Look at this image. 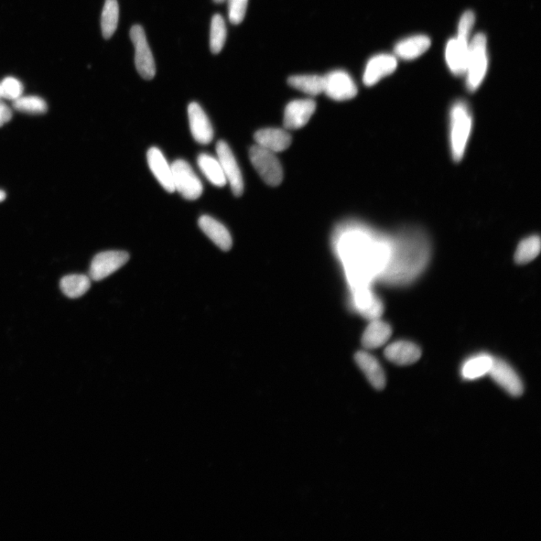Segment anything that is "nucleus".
Here are the masks:
<instances>
[{"mask_svg":"<svg viewBox=\"0 0 541 541\" xmlns=\"http://www.w3.org/2000/svg\"><path fill=\"white\" fill-rule=\"evenodd\" d=\"M540 240L537 235L526 237L519 243L515 253V262L524 265L533 261L540 254Z\"/></svg>","mask_w":541,"mask_h":541,"instance_id":"27","label":"nucleus"},{"mask_svg":"<svg viewBox=\"0 0 541 541\" xmlns=\"http://www.w3.org/2000/svg\"><path fill=\"white\" fill-rule=\"evenodd\" d=\"M214 1L216 4H222V3L225 2V1H226V0H214Z\"/></svg>","mask_w":541,"mask_h":541,"instance_id":"35","label":"nucleus"},{"mask_svg":"<svg viewBox=\"0 0 541 541\" xmlns=\"http://www.w3.org/2000/svg\"><path fill=\"white\" fill-rule=\"evenodd\" d=\"M430 46L431 40L428 37L417 35L399 41L394 51L397 57L410 60L421 56Z\"/></svg>","mask_w":541,"mask_h":541,"instance_id":"19","label":"nucleus"},{"mask_svg":"<svg viewBox=\"0 0 541 541\" xmlns=\"http://www.w3.org/2000/svg\"><path fill=\"white\" fill-rule=\"evenodd\" d=\"M129 34L135 47V64L137 71L143 79H153L156 74V65L144 29L142 26L134 25Z\"/></svg>","mask_w":541,"mask_h":541,"instance_id":"5","label":"nucleus"},{"mask_svg":"<svg viewBox=\"0 0 541 541\" xmlns=\"http://www.w3.org/2000/svg\"><path fill=\"white\" fill-rule=\"evenodd\" d=\"M493 363V357L486 354H481L472 357L465 362L462 367V376L467 380H476L489 372Z\"/></svg>","mask_w":541,"mask_h":541,"instance_id":"23","label":"nucleus"},{"mask_svg":"<svg viewBox=\"0 0 541 541\" xmlns=\"http://www.w3.org/2000/svg\"><path fill=\"white\" fill-rule=\"evenodd\" d=\"M469 42L468 39L457 36L447 44L446 61L452 73L462 75L467 72L469 59Z\"/></svg>","mask_w":541,"mask_h":541,"instance_id":"13","label":"nucleus"},{"mask_svg":"<svg viewBox=\"0 0 541 541\" xmlns=\"http://www.w3.org/2000/svg\"><path fill=\"white\" fill-rule=\"evenodd\" d=\"M129 259L127 252L110 251L100 253L94 256L90 268V278L100 281L110 276L124 266Z\"/></svg>","mask_w":541,"mask_h":541,"instance_id":"8","label":"nucleus"},{"mask_svg":"<svg viewBox=\"0 0 541 541\" xmlns=\"http://www.w3.org/2000/svg\"><path fill=\"white\" fill-rule=\"evenodd\" d=\"M386 358L398 365L415 363L421 357V350L414 343L399 341L389 345L384 351Z\"/></svg>","mask_w":541,"mask_h":541,"instance_id":"18","label":"nucleus"},{"mask_svg":"<svg viewBox=\"0 0 541 541\" xmlns=\"http://www.w3.org/2000/svg\"><path fill=\"white\" fill-rule=\"evenodd\" d=\"M175 190L188 200H196L203 193L202 183L188 162L177 159L171 165Z\"/></svg>","mask_w":541,"mask_h":541,"instance_id":"4","label":"nucleus"},{"mask_svg":"<svg viewBox=\"0 0 541 541\" xmlns=\"http://www.w3.org/2000/svg\"><path fill=\"white\" fill-rule=\"evenodd\" d=\"M188 117L194 139L201 145L211 143L214 138L213 128L207 115L198 103L193 102L189 105Z\"/></svg>","mask_w":541,"mask_h":541,"instance_id":"11","label":"nucleus"},{"mask_svg":"<svg viewBox=\"0 0 541 541\" xmlns=\"http://www.w3.org/2000/svg\"><path fill=\"white\" fill-rule=\"evenodd\" d=\"M227 30L224 18L220 14L213 16L210 32V48L213 53H219L224 47Z\"/></svg>","mask_w":541,"mask_h":541,"instance_id":"28","label":"nucleus"},{"mask_svg":"<svg viewBox=\"0 0 541 541\" xmlns=\"http://www.w3.org/2000/svg\"><path fill=\"white\" fill-rule=\"evenodd\" d=\"M197 162L203 175L213 185L223 188L226 185L227 181L218 158L207 154H201L198 157Z\"/></svg>","mask_w":541,"mask_h":541,"instance_id":"22","label":"nucleus"},{"mask_svg":"<svg viewBox=\"0 0 541 541\" xmlns=\"http://www.w3.org/2000/svg\"><path fill=\"white\" fill-rule=\"evenodd\" d=\"M252 164L259 176L269 186L276 187L283 180V169L275 153L254 145L249 151Z\"/></svg>","mask_w":541,"mask_h":541,"instance_id":"3","label":"nucleus"},{"mask_svg":"<svg viewBox=\"0 0 541 541\" xmlns=\"http://www.w3.org/2000/svg\"><path fill=\"white\" fill-rule=\"evenodd\" d=\"M355 360L372 386L377 391H382L386 386V375L375 357L365 351H359L355 355Z\"/></svg>","mask_w":541,"mask_h":541,"instance_id":"16","label":"nucleus"},{"mask_svg":"<svg viewBox=\"0 0 541 541\" xmlns=\"http://www.w3.org/2000/svg\"><path fill=\"white\" fill-rule=\"evenodd\" d=\"M356 305L361 315L371 320L380 318L384 309L382 301L369 290H361L357 294Z\"/></svg>","mask_w":541,"mask_h":541,"instance_id":"21","label":"nucleus"},{"mask_svg":"<svg viewBox=\"0 0 541 541\" xmlns=\"http://www.w3.org/2000/svg\"><path fill=\"white\" fill-rule=\"evenodd\" d=\"M13 117V112L4 102L0 101V127L7 124Z\"/></svg>","mask_w":541,"mask_h":541,"instance_id":"33","label":"nucleus"},{"mask_svg":"<svg viewBox=\"0 0 541 541\" xmlns=\"http://www.w3.org/2000/svg\"><path fill=\"white\" fill-rule=\"evenodd\" d=\"M316 103L310 99L289 103L285 112L284 124L287 129L305 126L316 110Z\"/></svg>","mask_w":541,"mask_h":541,"instance_id":"12","label":"nucleus"},{"mask_svg":"<svg viewBox=\"0 0 541 541\" xmlns=\"http://www.w3.org/2000/svg\"><path fill=\"white\" fill-rule=\"evenodd\" d=\"M323 92L335 101H344L354 98L358 89L347 72L334 70L323 77Z\"/></svg>","mask_w":541,"mask_h":541,"instance_id":"6","label":"nucleus"},{"mask_svg":"<svg viewBox=\"0 0 541 541\" xmlns=\"http://www.w3.org/2000/svg\"><path fill=\"white\" fill-rule=\"evenodd\" d=\"M288 84L293 88L310 96H317L323 93V77L318 74L294 75L288 79Z\"/></svg>","mask_w":541,"mask_h":541,"instance_id":"25","label":"nucleus"},{"mask_svg":"<svg viewBox=\"0 0 541 541\" xmlns=\"http://www.w3.org/2000/svg\"><path fill=\"white\" fill-rule=\"evenodd\" d=\"M248 0H228L230 22L237 25L242 22L247 12Z\"/></svg>","mask_w":541,"mask_h":541,"instance_id":"31","label":"nucleus"},{"mask_svg":"<svg viewBox=\"0 0 541 541\" xmlns=\"http://www.w3.org/2000/svg\"><path fill=\"white\" fill-rule=\"evenodd\" d=\"M216 155L222 167L227 182L235 197H241L244 192V181L239 165L228 144L221 140L216 145Z\"/></svg>","mask_w":541,"mask_h":541,"instance_id":"7","label":"nucleus"},{"mask_svg":"<svg viewBox=\"0 0 541 541\" xmlns=\"http://www.w3.org/2000/svg\"><path fill=\"white\" fill-rule=\"evenodd\" d=\"M0 89H1V97L15 101L22 96L24 86L15 78L8 77L0 84Z\"/></svg>","mask_w":541,"mask_h":541,"instance_id":"30","label":"nucleus"},{"mask_svg":"<svg viewBox=\"0 0 541 541\" xmlns=\"http://www.w3.org/2000/svg\"><path fill=\"white\" fill-rule=\"evenodd\" d=\"M202 232L222 251L228 252L233 246L231 235L226 226L209 215H203L199 220Z\"/></svg>","mask_w":541,"mask_h":541,"instance_id":"17","label":"nucleus"},{"mask_svg":"<svg viewBox=\"0 0 541 541\" xmlns=\"http://www.w3.org/2000/svg\"><path fill=\"white\" fill-rule=\"evenodd\" d=\"M488 68L487 42L483 34L476 35L469 42V59L467 72V86L469 91L479 89Z\"/></svg>","mask_w":541,"mask_h":541,"instance_id":"2","label":"nucleus"},{"mask_svg":"<svg viewBox=\"0 0 541 541\" xmlns=\"http://www.w3.org/2000/svg\"><path fill=\"white\" fill-rule=\"evenodd\" d=\"M489 374L496 384L511 396L519 397L523 393L524 388L521 377L506 362L493 358Z\"/></svg>","mask_w":541,"mask_h":541,"instance_id":"9","label":"nucleus"},{"mask_svg":"<svg viewBox=\"0 0 541 541\" xmlns=\"http://www.w3.org/2000/svg\"><path fill=\"white\" fill-rule=\"evenodd\" d=\"M470 108L464 101H457L450 113V146L452 158L459 162L464 157L472 131Z\"/></svg>","mask_w":541,"mask_h":541,"instance_id":"1","label":"nucleus"},{"mask_svg":"<svg viewBox=\"0 0 541 541\" xmlns=\"http://www.w3.org/2000/svg\"><path fill=\"white\" fill-rule=\"evenodd\" d=\"M0 97H1V89H0Z\"/></svg>","mask_w":541,"mask_h":541,"instance_id":"36","label":"nucleus"},{"mask_svg":"<svg viewBox=\"0 0 541 541\" xmlns=\"http://www.w3.org/2000/svg\"><path fill=\"white\" fill-rule=\"evenodd\" d=\"M91 286V278L84 275H70L60 280V289L67 297L77 299L84 295Z\"/></svg>","mask_w":541,"mask_h":541,"instance_id":"24","label":"nucleus"},{"mask_svg":"<svg viewBox=\"0 0 541 541\" xmlns=\"http://www.w3.org/2000/svg\"><path fill=\"white\" fill-rule=\"evenodd\" d=\"M398 62L391 54L382 53L372 58L366 65L363 82L366 86H373L397 68Z\"/></svg>","mask_w":541,"mask_h":541,"instance_id":"10","label":"nucleus"},{"mask_svg":"<svg viewBox=\"0 0 541 541\" xmlns=\"http://www.w3.org/2000/svg\"><path fill=\"white\" fill-rule=\"evenodd\" d=\"M6 197V194L4 190H0V202H2L5 200Z\"/></svg>","mask_w":541,"mask_h":541,"instance_id":"34","label":"nucleus"},{"mask_svg":"<svg viewBox=\"0 0 541 541\" xmlns=\"http://www.w3.org/2000/svg\"><path fill=\"white\" fill-rule=\"evenodd\" d=\"M474 23L475 15L474 13L471 11L465 12L459 20L457 36L469 39Z\"/></svg>","mask_w":541,"mask_h":541,"instance_id":"32","label":"nucleus"},{"mask_svg":"<svg viewBox=\"0 0 541 541\" xmlns=\"http://www.w3.org/2000/svg\"><path fill=\"white\" fill-rule=\"evenodd\" d=\"M119 20L117 0H105L101 18V28L105 39H110L115 34Z\"/></svg>","mask_w":541,"mask_h":541,"instance_id":"26","label":"nucleus"},{"mask_svg":"<svg viewBox=\"0 0 541 541\" xmlns=\"http://www.w3.org/2000/svg\"><path fill=\"white\" fill-rule=\"evenodd\" d=\"M392 334V328L381 320H372L363 335L362 344L367 349H375L382 347Z\"/></svg>","mask_w":541,"mask_h":541,"instance_id":"20","label":"nucleus"},{"mask_svg":"<svg viewBox=\"0 0 541 541\" xmlns=\"http://www.w3.org/2000/svg\"><path fill=\"white\" fill-rule=\"evenodd\" d=\"M13 105L17 111L30 115H41L48 111L46 102L37 96H21Z\"/></svg>","mask_w":541,"mask_h":541,"instance_id":"29","label":"nucleus"},{"mask_svg":"<svg viewBox=\"0 0 541 541\" xmlns=\"http://www.w3.org/2000/svg\"><path fill=\"white\" fill-rule=\"evenodd\" d=\"M147 159L150 171H152L161 186L169 193L175 192L171 165L168 164L160 150L155 147L150 148L148 151Z\"/></svg>","mask_w":541,"mask_h":541,"instance_id":"14","label":"nucleus"},{"mask_svg":"<svg viewBox=\"0 0 541 541\" xmlns=\"http://www.w3.org/2000/svg\"><path fill=\"white\" fill-rule=\"evenodd\" d=\"M257 145L272 152H281L287 149L292 143V137L281 129L267 128L261 129L254 135Z\"/></svg>","mask_w":541,"mask_h":541,"instance_id":"15","label":"nucleus"}]
</instances>
